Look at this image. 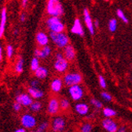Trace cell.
Masks as SVG:
<instances>
[{
	"label": "cell",
	"mask_w": 132,
	"mask_h": 132,
	"mask_svg": "<svg viewBox=\"0 0 132 132\" xmlns=\"http://www.w3.org/2000/svg\"><path fill=\"white\" fill-rule=\"evenodd\" d=\"M46 11L50 16H60L64 14V8L59 0H48Z\"/></svg>",
	"instance_id": "1"
},
{
	"label": "cell",
	"mask_w": 132,
	"mask_h": 132,
	"mask_svg": "<svg viewBox=\"0 0 132 132\" xmlns=\"http://www.w3.org/2000/svg\"><path fill=\"white\" fill-rule=\"evenodd\" d=\"M50 37L52 42L58 47V48H64L69 43V36L63 32H50Z\"/></svg>",
	"instance_id": "2"
},
{
	"label": "cell",
	"mask_w": 132,
	"mask_h": 132,
	"mask_svg": "<svg viewBox=\"0 0 132 132\" xmlns=\"http://www.w3.org/2000/svg\"><path fill=\"white\" fill-rule=\"evenodd\" d=\"M46 25L48 29L52 32H63L65 26L61 22L59 16H52L49 18L46 21Z\"/></svg>",
	"instance_id": "3"
},
{
	"label": "cell",
	"mask_w": 132,
	"mask_h": 132,
	"mask_svg": "<svg viewBox=\"0 0 132 132\" xmlns=\"http://www.w3.org/2000/svg\"><path fill=\"white\" fill-rule=\"evenodd\" d=\"M82 79V76L78 72H69L64 76V82L69 87L79 84Z\"/></svg>",
	"instance_id": "4"
},
{
	"label": "cell",
	"mask_w": 132,
	"mask_h": 132,
	"mask_svg": "<svg viewBox=\"0 0 132 132\" xmlns=\"http://www.w3.org/2000/svg\"><path fill=\"white\" fill-rule=\"evenodd\" d=\"M69 93L70 97L74 101H79L84 95V91L79 84L70 86L69 88Z\"/></svg>",
	"instance_id": "5"
},
{
	"label": "cell",
	"mask_w": 132,
	"mask_h": 132,
	"mask_svg": "<svg viewBox=\"0 0 132 132\" xmlns=\"http://www.w3.org/2000/svg\"><path fill=\"white\" fill-rule=\"evenodd\" d=\"M54 69L60 73H64L69 68V61L64 57L61 59H56L54 64Z\"/></svg>",
	"instance_id": "6"
},
{
	"label": "cell",
	"mask_w": 132,
	"mask_h": 132,
	"mask_svg": "<svg viewBox=\"0 0 132 132\" xmlns=\"http://www.w3.org/2000/svg\"><path fill=\"white\" fill-rule=\"evenodd\" d=\"M60 101L56 97H52L50 99L47 106V111L51 115H55L58 113L60 110Z\"/></svg>",
	"instance_id": "7"
},
{
	"label": "cell",
	"mask_w": 132,
	"mask_h": 132,
	"mask_svg": "<svg viewBox=\"0 0 132 132\" xmlns=\"http://www.w3.org/2000/svg\"><path fill=\"white\" fill-rule=\"evenodd\" d=\"M66 122L63 117H57L52 122V130L54 132H62L65 128Z\"/></svg>",
	"instance_id": "8"
},
{
	"label": "cell",
	"mask_w": 132,
	"mask_h": 132,
	"mask_svg": "<svg viewBox=\"0 0 132 132\" xmlns=\"http://www.w3.org/2000/svg\"><path fill=\"white\" fill-rule=\"evenodd\" d=\"M102 124L103 128L107 132H117L118 125L111 118H105V120H103Z\"/></svg>",
	"instance_id": "9"
},
{
	"label": "cell",
	"mask_w": 132,
	"mask_h": 132,
	"mask_svg": "<svg viewBox=\"0 0 132 132\" xmlns=\"http://www.w3.org/2000/svg\"><path fill=\"white\" fill-rule=\"evenodd\" d=\"M21 124L25 128H32L36 124V120L33 116L30 114H24L21 120Z\"/></svg>",
	"instance_id": "10"
},
{
	"label": "cell",
	"mask_w": 132,
	"mask_h": 132,
	"mask_svg": "<svg viewBox=\"0 0 132 132\" xmlns=\"http://www.w3.org/2000/svg\"><path fill=\"white\" fill-rule=\"evenodd\" d=\"M16 102H19L23 106H30L33 102L32 97L29 95V94H21L16 96Z\"/></svg>",
	"instance_id": "11"
},
{
	"label": "cell",
	"mask_w": 132,
	"mask_h": 132,
	"mask_svg": "<svg viewBox=\"0 0 132 132\" xmlns=\"http://www.w3.org/2000/svg\"><path fill=\"white\" fill-rule=\"evenodd\" d=\"M84 21H85L87 28H88L90 34L94 35V24H93V21L91 19V16L90 15L89 10L87 8H85L84 10Z\"/></svg>",
	"instance_id": "12"
},
{
	"label": "cell",
	"mask_w": 132,
	"mask_h": 132,
	"mask_svg": "<svg viewBox=\"0 0 132 132\" xmlns=\"http://www.w3.org/2000/svg\"><path fill=\"white\" fill-rule=\"evenodd\" d=\"M51 53V48L48 45L42 46L41 49H36L35 51V57L39 58H46Z\"/></svg>",
	"instance_id": "13"
},
{
	"label": "cell",
	"mask_w": 132,
	"mask_h": 132,
	"mask_svg": "<svg viewBox=\"0 0 132 132\" xmlns=\"http://www.w3.org/2000/svg\"><path fill=\"white\" fill-rule=\"evenodd\" d=\"M64 57L69 61H72L76 57V51L72 45H67L64 47Z\"/></svg>",
	"instance_id": "14"
},
{
	"label": "cell",
	"mask_w": 132,
	"mask_h": 132,
	"mask_svg": "<svg viewBox=\"0 0 132 132\" xmlns=\"http://www.w3.org/2000/svg\"><path fill=\"white\" fill-rule=\"evenodd\" d=\"M6 22H7V11L6 8H3L1 11V18H0V38H2L3 36Z\"/></svg>",
	"instance_id": "15"
},
{
	"label": "cell",
	"mask_w": 132,
	"mask_h": 132,
	"mask_svg": "<svg viewBox=\"0 0 132 132\" xmlns=\"http://www.w3.org/2000/svg\"><path fill=\"white\" fill-rule=\"evenodd\" d=\"M71 32L73 33V34H76V35H78L80 36H82L84 35V28H82V26L81 24L79 19L76 18L74 21V23L71 28Z\"/></svg>",
	"instance_id": "16"
},
{
	"label": "cell",
	"mask_w": 132,
	"mask_h": 132,
	"mask_svg": "<svg viewBox=\"0 0 132 132\" xmlns=\"http://www.w3.org/2000/svg\"><path fill=\"white\" fill-rule=\"evenodd\" d=\"M36 42L40 46H44L49 43V36L43 31H39L36 35Z\"/></svg>",
	"instance_id": "17"
},
{
	"label": "cell",
	"mask_w": 132,
	"mask_h": 132,
	"mask_svg": "<svg viewBox=\"0 0 132 132\" xmlns=\"http://www.w3.org/2000/svg\"><path fill=\"white\" fill-rule=\"evenodd\" d=\"M76 112L80 116H86L89 112V106L85 103H78L75 106Z\"/></svg>",
	"instance_id": "18"
},
{
	"label": "cell",
	"mask_w": 132,
	"mask_h": 132,
	"mask_svg": "<svg viewBox=\"0 0 132 132\" xmlns=\"http://www.w3.org/2000/svg\"><path fill=\"white\" fill-rule=\"evenodd\" d=\"M62 86H63V81L60 78H55L51 82V88L53 92L57 93L61 91V90L62 89Z\"/></svg>",
	"instance_id": "19"
},
{
	"label": "cell",
	"mask_w": 132,
	"mask_h": 132,
	"mask_svg": "<svg viewBox=\"0 0 132 132\" xmlns=\"http://www.w3.org/2000/svg\"><path fill=\"white\" fill-rule=\"evenodd\" d=\"M29 95L35 99H39L41 97H43V90H41L39 87H30L28 90Z\"/></svg>",
	"instance_id": "20"
},
{
	"label": "cell",
	"mask_w": 132,
	"mask_h": 132,
	"mask_svg": "<svg viewBox=\"0 0 132 132\" xmlns=\"http://www.w3.org/2000/svg\"><path fill=\"white\" fill-rule=\"evenodd\" d=\"M35 76L38 79H44L48 76V69L45 67H39L34 72Z\"/></svg>",
	"instance_id": "21"
},
{
	"label": "cell",
	"mask_w": 132,
	"mask_h": 132,
	"mask_svg": "<svg viewBox=\"0 0 132 132\" xmlns=\"http://www.w3.org/2000/svg\"><path fill=\"white\" fill-rule=\"evenodd\" d=\"M24 59L22 57L19 58L15 64V72L16 73H21L24 70Z\"/></svg>",
	"instance_id": "22"
},
{
	"label": "cell",
	"mask_w": 132,
	"mask_h": 132,
	"mask_svg": "<svg viewBox=\"0 0 132 132\" xmlns=\"http://www.w3.org/2000/svg\"><path fill=\"white\" fill-rule=\"evenodd\" d=\"M39 67V57H33L31 61V64H30V68H31V70L35 72L38 68Z\"/></svg>",
	"instance_id": "23"
},
{
	"label": "cell",
	"mask_w": 132,
	"mask_h": 132,
	"mask_svg": "<svg viewBox=\"0 0 132 132\" xmlns=\"http://www.w3.org/2000/svg\"><path fill=\"white\" fill-rule=\"evenodd\" d=\"M103 114L106 118H112L117 115V112L110 108H105L103 109Z\"/></svg>",
	"instance_id": "24"
},
{
	"label": "cell",
	"mask_w": 132,
	"mask_h": 132,
	"mask_svg": "<svg viewBox=\"0 0 132 132\" xmlns=\"http://www.w3.org/2000/svg\"><path fill=\"white\" fill-rule=\"evenodd\" d=\"M69 106L70 103L67 98H61L60 100V107L62 110H67Z\"/></svg>",
	"instance_id": "25"
},
{
	"label": "cell",
	"mask_w": 132,
	"mask_h": 132,
	"mask_svg": "<svg viewBox=\"0 0 132 132\" xmlns=\"http://www.w3.org/2000/svg\"><path fill=\"white\" fill-rule=\"evenodd\" d=\"M117 28V21L116 19L112 18L109 22V29L111 32H115Z\"/></svg>",
	"instance_id": "26"
},
{
	"label": "cell",
	"mask_w": 132,
	"mask_h": 132,
	"mask_svg": "<svg viewBox=\"0 0 132 132\" xmlns=\"http://www.w3.org/2000/svg\"><path fill=\"white\" fill-rule=\"evenodd\" d=\"M42 109V105L39 102H33L30 105V109L32 112H39Z\"/></svg>",
	"instance_id": "27"
},
{
	"label": "cell",
	"mask_w": 132,
	"mask_h": 132,
	"mask_svg": "<svg viewBox=\"0 0 132 132\" xmlns=\"http://www.w3.org/2000/svg\"><path fill=\"white\" fill-rule=\"evenodd\" d=\"M92 125L89 123H85L82 124L80 127V132H91L92 131Z\"/></svg>",
	"instance_id": "28"
},
{
	"label": "cell",
	"mask_w": 132,
	"mask_h": 132,
	"mask_svg": "<svg viewBox=\"0 0 132 132\" xmlns=\"http://www.w3.org/2000/svg\"><path fill=\"white\" fill-rule=\"evenodd\" d=\"M117 16L120 18V19H121L125 24H127L128 22H129V21H128V19H127V18L125 16V14H124V13L123 12V10H120V9H118L117 10Z\"/></svg>",
	"instance_id": "29"
},
{
	"label": "cell",
	"mask_w": 132,
	"mask_h": 132,
	"mask_svg": "<svg viewBox=\"0 0 132 132\" xmlns=\"http://www.w3.org/2000/svg\"><path fill=\"white\" fill-rule=\"evenodd\" d=\"M90 103L94 107H96L97 109H101V108H102V103L100 101H99V100H97V99L92 98L91 100H90Z\"/></svg>",
	"instance_id": "30"
},
{
	"label": "cell",
	"mask_w": 132,
	"mask_h": 132,
	"mask_svg": "<svg viewBox=\"0 0 132 132\" xmlns=\"http://www.w3.org/2000/svg\"><path fill=\"white\" fill-rule=\"evenodd\" d=\"M14 53V48L12 45H8L6 47V54L9 58H11Z\"/></svg>",
	"instance_id": "31"
},
{
	"label": "cell",
	"mask_w": 132,
	"mask_h": 132,
	"mask_svg": "<svg viewBox=\"0 0 132 132\" xmlns=\"http://www.w3.org/2000/svg\"><path fill=\"white\" fill-rule=\"evenodd\" d=\"M98 79H99V85H100V87L102 88H105L106 87V81L105 79V78L100 75L98 76Z\"/></svg>",
	"instance_id": "32"
},
{
	"label": "cell",
	"mask_w": 132,
	"mask_h": 132,
	"mask_svg": "<svg viewBox=\"0 0 132 132\" xmlns=\"http://www.w3.org/2000/svg\"><path fill=\"white\" fill-rule=\"evenodd\" d=\"M101 95H102V97L104 99L105 101H106V102H111L112 99V96L109 93H107V92H102L101 94Z\"/></svg>",
	"instance_id": "33"
},
{
	"label": "cell",
	"mask_w": 132,
	"mask_h": 132,
	"mask_svg": "<svg viewBox=\"0 0 132 132\" xmlns=\"http://www.w3.org/2000/svg\"><path fill=\"white\" fill-rule=\"evenodd\" d=\"M48 127H49L48 123H46V122H43V123H40V124H39V127H38V130H41V131L45 132V131L46 130V129L48 128Z\"/></svg>",
	"instance_id": "34"
},
{
	"label": "cell",
	"mask_w": 132,
	"mask_h": 132,
	"mask_svg": "<svg viewBox=\"0 0 132 132\" xmlns=\"http://www.w3.org/2000/svg\"><path fill=\"white\" fill-rule=\"evenodd\" d=\"M40 82L38 79H33L30 82V87H39Z\"/></svg>",
	"instance_id": "35"
},
{
	"label": "cell",
	"mask_w": 132,
	"mask_h": 132,
	"mask_svg": "<svg viewBox=\"0 0 132 132\" xmlns=\"http://www.w3.org/2000/svg\"><path fill=\"white\" fill-rule=\"evenodd\" d=\"M21 106H22V105H21L19 102H16L13 104V109H14L16 112H19V111L21 110Z\"/></svg>",
	"instance_id": "36"
},
{
	"label": "cell",
	"mask_w": 132,
	"mask_h": 132,
	"mask_svg": "<svg viewBox=\"0 0 132 132\" xmlns=\"http://www.w3.org/2000/svg\"><path fill=\"white\" fill-rule=\"evenodd\" d=\"M25 19H26V16H25V14H24V13L21 14V16H20V20H21V22H24V21H25Z\"/></svg>",
	"instance_id": "37"
},
{
	"label": "cell",
	"mask_w": 132,
	"mask_h": 132,
	"mask_svg": "<svg viewBox=\"0 0 132 132\" xmlns=\"http://www.w3.org/2000/svg\"><path fill=\"white\" fill-rule=\"evenodd\" d=\"M55 57H56V59H61V58H63L64 56L61 53H57L55 55Z\"/></svg>",
	"instance_id": "38"
},
{
	"label": "cell",
	"mask_w": 132,
	"mask_h": 132,
	"mask_svg": "<svg viewBox=\"0 0 132 132\" xmlns=\"http://www.w3.org/2000/svg\"><path fill=\"white\" fill-rule=\"evenodd\" d=\"M117 132H127V129L125 127H121L118 128Z\"/></svg>",
	"instance_id": "39"
},
{
	"label": "cell",
	"mask_w": 132,
	"mask_h": 132,
	"mask_svg": "<svg viewBox=\"0 0 132 132\" xmlns=\"http://www.w3.org/2000/svg\"><path fill=\"white\" fill-rule=\"evenodd\" d=\"M2 60H3V48L1 44H0V61H2Z\"/></svg>",
	"instance_id": "40"
},
{
	"label": "cell",
	"mask_w": 132,
	"mask_h": 132,
	"mask_svg": "<svg viewBox=\"0 0 132 132\" xmlns=\"http://www.w3.org/2000/svg\"><path fill=\"white\" fill-rule=\"evenodd\" d=\"M94 26L95 28H98V26H99V21H98V20H95V21H94Z\"/></svg>",
	"instance_id": "41"
},
{
	"label": "cell",
	"mask_w": 132,
	"mask_h": 132,
	"mask_svg": "<svg viewBox=\"0 0 132 132\" xmlns=\"http://www.w3.org/2000/svg\"><path fill=\"white\" fill-rule=\"evenodd\" d=\"M15 132H26V130L24 128H19L18 130H16Z\"/></svg>",
	"instance_id": "42"
},
{
	"label": "cell",
	"mask_w": 132,
	"mask_h": 132,
	"mask_svg": "<svg viewBox=\"0 0 132 132\" xmlns=\"http://www.w3.org/2000/svg\"><path fill=\"white\" fill-rule=\"evenodd\" d=\"M27 3H28V0H22V6H23V7L26 6Z\"/></svg>",
	"instance_id": "43"
},
{
	"label": "cell",
	"mask_w": 132,
	"mask_h": 132,
	"mask_svg": "<svg viewBox=\"0 0 132 132\" xmlns=\"http://www.w3.org/2000/svg\"><path fill=\"white\" fill-rule=\"evenodd\" d=\"M18 29H15L13 31V35L14 36H18Z\"/></svg>",
	"instance_id": "44"
},
{
	"label": "cell",
	"mask_w": 132,
	"mask_h": 132,
	"mask_svg": "<svg viewBox=\"0 0 132 132\" xmlns=\"http://www.w3.org/2000/svg\"><path fill=\"white\" fill-rule=\"evenodd\" d=\"M36 132H43V131H41V130H38V129H37Z\"/></svg>",
	"instance_id": "45"
},
{
	"label": "cell",
	"mask_w": 132,
	"mask_h": 132,
	"mask_svg": "<svg viewBox=\"0 0 132 132\" xmlns=\"http://www.w3.org/2000/svg\"><path fill=\"white\" fill-rule=\"evenodd\" d=\"M62 132H70V131H62Z\"/></svg>",
	"instance_id": "46"
},
{
	"label": "cell",
	"mask_w": 132,
	"mask_h": 132,
	"mask_svg": "<svg viewBox=\"0 0 132 132\" xmlns=\"http://www.w3.org/2000/svg\"><path fill=\"white\" fill-rule=\"evenodd\" d=\"M31 132H36V131H31Z\"/></svg>",
	"instance_id": "47"
},
{
	"label": "cell",
	"mask_w": 132,
	"mask_h": 132,
	"mask_svg": "<svg viewBox=\"0 0 132 132\" xmlns=\"http://www.w3.org/2000/svg\"><path fill=\"white\" fill-rule=\"evenodd\" d=\"M105 1H109V0H105Z\"/></svg>",
	"instance_id": "48"
}]
</instances>
